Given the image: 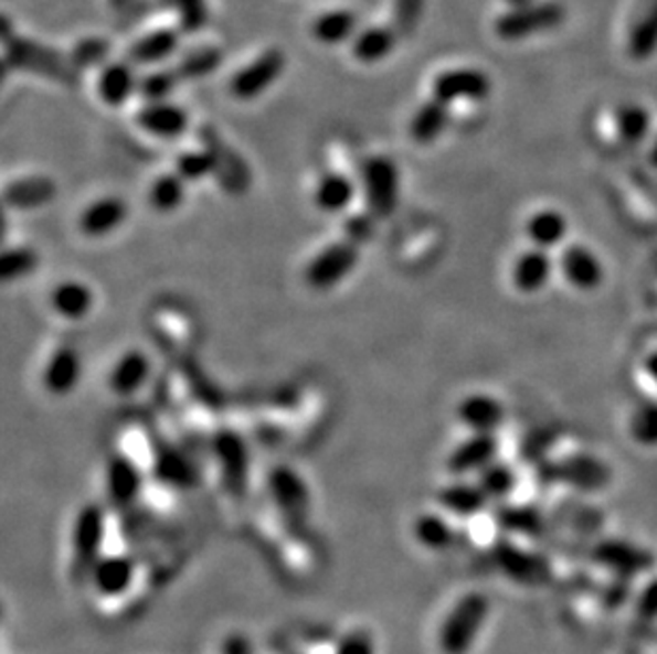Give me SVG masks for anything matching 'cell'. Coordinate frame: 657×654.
<instances>
[{
	"mask_svg": "<svg viewBox=\"0 0 657 654\" xmlns=\"http://www.w3.org/2000/svg\"><path fill=\"white\" fill-rule=\"evenodd\" d=\"M489 617V599L484 593H466L457 599L438 626V651L443 654H468L484 631Z\"/></svg>",
	"mask_w": 657,
	"mask_h": 654,
	"instance_id": "6da1fadb",
	"label": "cell"
},
{
	"mask_svg": "<svg viewBox=\"0 0 657 654\" xmlns=\"http://www.w3.org/2000/svg\"><path fill=\"white\" fill-rule=\"evenodd\" d=\"M362 190L374 219H390L401 202V172L385 156H372L362 164Z\"/></svg>",
	"mask_w": 657,
	"mask_h": 654,
	"instance_id": "7a4b0ae2",
	"label": "cell"
},
{
	"mask_svg": "<svg viewBox=\"0 0 657 654\" xmlns=\"http://www.w3.org/2000/svg\"><path fill=\"white\" fill-rule=\"evenodd\" d=\"M105 511L98 504H86L73 523V559L71 573L75 580H89L94 566L100 561L105 542Z\"/></svg>",
	"mask_w": 657,
	"mask_h": 654,
	"instance_id": "3957f363",
	"label": "cell"
},
{
	"mask_svg": "<svg viewBox=\"0 0 657 654\" xmlns=\"http://www.w3.org/2000/svg\"><path fill=\"white\" fill-rule=\"evenodd\" d=\"M286 64V54L282 50L271 47L262 52L230 77V96L241 103L256 100L282 79Z\"/></svg>",
	"mask_w": 657,
	"mask_h": 654,
	"instance_id": "277c9868",
	"label": "cell"
},
{
	"mask_svg": "<svg viewBox=\"0 0 657 654\" xmlns=\"http://www.w3.org/2000/svg\"><path fill=\"white\" fill-rule=\"evenodd\" d=\"M211 449L224 489L234 500H243L250 486V451L245 440L232 429H222L213 436Z\"/></svg>",
	"mask_w": 657,
	"mask_h": 654,
	"instance_id": "5b68a950",
	"label": "cell"
},
{
	"mask_svg": "<svg viewBox=\"0 0 657 654\" xmlns=\"http://www.w3.org/2000/svg\"><path fill=\"white\" fill-rule=\"evenodd\" d=\"M268 493L275 508L284 516L289 527H303L309 521V514H311L309 486L296 470L287 465L271 470Z\"/></svg>",
	"mask_w": 657,
	"mask_h": 654,
	"instance_id": "8992f818",
	"label": "cell"
},
{
	"mask_svg": "<svg viewBox=\"0 0 657 654\" xmlns=\"http://www.w3.org/2000/svg\"><path fill=\"white\" fill-rule=\"evenodd\" d=\"M360 261V249L351 240H339L321 249L305 268V281L315 291H328L353 272Z\"/></svg>",
	"mask_w": 657,
	"mask_h": 654,
	"instance_id": "52a82bcc",
	"label": "cell"
},
{
	"mask_svg": "<svg viewBox=\"0 0 657 654\" xmlns=\"http://www.w3.org/2000/svg\"><path fill=\"white\" fill-rule=\"evenodd\" d=\"M491 559L496 568L521 587H543L551 580L549 561L537 553L521 550L513 542H496L491 548Z\"/></svg>",
	"mask_w": 657,
	"mask_h": 654,
	"instance_id": "ba28073f",
	"label": "cell"
},
{
	"mask_svg": "<svg viewBox=\"0 0 657 654\" xmlns=\"http://www.w3.org/2000/svg\"><path fill=\"white\" fill-rule=\"evenodd\" d=\"M491 92L486 73L477 68H449L434 77L432 98L445 103L447 107L456 103H481Z\"/></svg>",
	"mask_w": 657,
	"mask_h": 654,
	"instance_id": "9c48e42d",
	"label": "cell"
},
{
	"mask_svg": "<svg viewBox=\"0 0 657 654\" xmlns=\"http://www.w3.org/2000/svg\"><path fill=\"white\" fill-rule=\"evenodd\" d=\"M594 559L602 568L626 580L656 568V555L651 550L626 540H604L596 544Z\"/></svg>",
	"mask_w": 657,
	"mask_h": 654,
	"instance_id": "30bf717a",
	"label": "cell"
},
{
	"mask_svg": "<svg viewBox=\"0 0 657 654\" xmlns=\"http://www.w3.org/2000/svg\"><path fill=\"white\" fill-rule=\"evenodd\" d=\"M153 476L156 481L171 489L188 491L201 483V470L194 459L181 447L171 442H160L153 453Z\"/></svg>",
	"mask_w": 657,
	"mask_h": 654,
	"instance_id": "8fae6325",
	"label": "cell"
},
{
	"mask_svg": "<svg viewBox=\"0 0 657 654\" xmlns=\"http://www.w3.org/2000/svg\"><path fill=\"white\" fill-rule=\"evenodd\" d=\"M558 268L564 281L579 291H594L604 283V264L585 245H569L564 247Z\"/></svg>",
	"mask_w": 657,
	"mask_h": 654,
	"instance_id": "7c38bea8",
	"label": "cell"
},
{
	"mask_svg": "<svg viewBox=\"0 0 657 654\" xmlns=\"http://www.w3.org/2000/svg\"><path fill=\"white\" fill-rule=\"evenodd\" d=\"M141 75L130 60H115L100 68L96 79V94L107 107H124L135 94H139Z\"/></svg>",
	"mask_w": 657,
	"mask_h": 654,
	"instance_id": "4fadbf2b",
	"label": "cell"
},
{
	"mask_svg": "<svg viewBox=\"0 0 657 654\" xmlns=\"http://www.w3.org/2000/svg\"><path fill=\"white\" fill-rule=\"evenodd\" d=\"M135 119L144 132L156 137V139H165V141L183 137L190 128V115L171 100L145 103L144 109L137 114Z\"/></svg>",
	"mask_w": 657,
	"mask_h": 654,
	"instance_id": "5bb4252c",
	"label": "cell"
},
{
	"mask_svg": "<svg viewBox=\"0 0 657 654\" xmlns=\"http://www.w3.org/2000/svg\"><path fill=\"white\" fill-rule=\"evenodd\" d=\"M564 18V11L549 2V4H541V7H519L515 11H509L507 15H502L496 24V32L505 39H519L539 30L553 29L560 24V20Z\"/></svg>",
	"mask_w": 657,
	"mask_h": 654,
	"instance_id": "9a60e30c",
	"label": "cell"
},
{
	"mask_svg": "<svg viewBox=\"0 0 657 654\" xmlns=\"http://www.w3.org/2000/svg\"><path fill=\"white\" fill-rule=\"evenodd\" d=\"M107 495L115 508H130L144 491V474L139 465L126 455H114L107 463Z\"/></svg>",
	"mask_w": 657,
	"mask_h": 654,
	"instance_id": "2e32d148",
	"label": "cell"
},
{
	"mask_svg": "<svg viewBox=\"0 0 657 654\" xmlns=\"http://www.w3.org/2000/svg\"><path fill=\"white\" fill-rule=\"evenodd\" d=\"M498 455V440L494 433H473L447 457V470L456 476H466L486 470Z\"/></svg>",
	"mask_w": 657,
	"mask_h": 654,
	"instance_id": "e0dca14e",
	"label": "cell"
},
{
	"mask_svg": "<svg viewBox=\"0 0 657 654\" xmlns=\"http://www.w3.org/2000/svg\"><path fill=\"white\" fill-rule=\"evenodd\" d=\"M82 372H84V364H82L80 351L75 346H60L45 364L43 387L47 394L57 398L68 396L77 389L82 380Z\"/></svg>",
	"mask_w": 657,
	"mask_h": 654,
	"instance_id": "ac0fdd59",
	"label": "cell"
},
{
	"mask_svg": "<svg viewBox=\"0 0 657 654\" xmlns=\"http://www.w3.org/2000/svg\"><path fill=\"white\" fill-rule=\"evenodd\" d=\"M128 217L126 200L117 196H103L89 202L77 219V228L87 238H103L121 228Z\"/></svg>",
	"mask_w": 657,
	"mask_h": 654,
	"instance_id": "d6986e66",
	"label": "cell"
},
{
	"mask_svg": "<svg viewBox=\"0 0 657 654\" xmlns=\"http://www.w3.org/2000/svg\"><path fill=\"white\" fill-rule=\"evenodd\" d=\"M135 561L128 555H105L89 573L94 591L103 598L124 596L135 580Z\"/></svg>",
	"mask_w": 657,
	"mask_h": 654,
	"instance_id": "ffe728a7",
	"label": "cell"
},
{
	"mask_svg": "<svg viewBox=\"0 0 657 654\" xmlns=\"http://www.w3.org/2000/svg\"><path fill=\"white\" fill-rule=\"evenodd\" d=\"M181 29L149 30L144 36H139L130 50H128V60L137 66H162L167 60H171L179 47H181Z\"/></svg>",
	"mask_w": 657,
	"mask_h": 654,
	"instance_id": "44dd1931",
	"label": "cell"
},
{
	"mask_svg": "<svg viewBox=\"0 0 657 654\" xmlns=\"http://www.w3.org/2000/svg\"><path fill=\"white\" fill-rule=\"evenodd\" d=\"M555 270V264L549 256V251L539 249V247H530L523 254H519L513 261L511 268V281H513L515 289L532 296L543 291L544 287L551 281Z\"/></svg>",
	"mask_w": 657,
	"mask_h": 654,
	"instance_id": "7402d4cb",
	"label": "cell"
},
{
	"mask_svg": "<svg viewBox=\"0 0 657 654\" xmlns=\"http://www.w3.org/2000/svg\"><path fill=\"white\" fill-rule=\"evenodd\" d=\"M457 419L473 433H494L505 424V406L487 394H470L457 404Z\"/></svg>",
	"mask_w": 657,
	"mask_h": 654,
	"instance_id": "603a6c76",
	"label": "cell"
},
{
	"mask_svg": "<svg viewBox=\"0 0 657 654\" xmlns=\"http://www.w3.org/2000/svg\"><path fill=\"white\" fill-rule=\"evenodd\" d=\"M149 374H151V362L147 353L139 349H130L115 362L114 371L109 374V385L115 396L128 398L144 389L145 383L149 380Z\"/></svg>",
	"mask_w": 657,
	"mask_h": 654,
	"instance_id": "cb8c5ba5",
	"label": "cell"
},
{
	"mask_svg": "<svg viewBox=\"0 0 657 654\" xmlns=\"http://www.w3.org/2000/svg\"><path fill=\"white\" fill-rule=\"evenodd\" d=\"M449 109L452 107H447L436 98H430L428 103H424L409 121V135L413 142H417L420 147H428L438 141L449 126V119H452Z\"/></svg>",
	"mask_w": 657,
	"mask_h": 654,
	"instance_id": "d4e9b609",
	"label": "cell"
},
{
	"mask_svg": "<svg viewBox=\"0 0 657 654\" xmlns=\"http://www.w3.org/2000/svg\"><path fill=\"white\" fill-rule=\"evenodd\" d=\"M356 200V183L343 172H326L315 185L314 202L321 213L341 215Z\"/></svg>",
	"mask_w": 657,
	"mask_h": 654,
	"instance_id": "484cf974",
	"label": "cell"
},
{
	"mask_svg": "<svg viewBox=\"0 0 657 654\" xmlns=\"http://www.w3.org/2000/svg\"><path fill=\"white\" fill-rule=\"evenodd\" d=\"M399 43V30L390 26H369L360 30L351 41V56L360 64H379L385 57L392 56Z\"/></svg>",
	"mask_w": 657,
	"mask_h": 654,
	"instance_id": "4316f807",
	"label": "cell"
},
{
	"mask_svg": "<svg viewBox=\"0 0 657 654\" xmlns=\"http://www.w3.org/2000/svg\"><path fill=\"white\" fill-rule=\"evenodd\" d=\"M315 41L328 47L353 41L358 34V15L351 9H330L319 13L311 24Z\"/></svg>",
	"mask_w": 657,
	"mask_h": 654,
	"instance_id": "83f0119b",
	"label": "cell"
},
{
	"mask_svg": "<svg viewBox=\"0 0 657 654\" xmlns=\"http://www.w3.org/2000/svg\"><path fill=\"white\" fill-rule=\"evenodd\" d=\"M526 236L530 238L532 247L551 251V249L564 245V240L569 236V219L564 213H560L555 208L537 211L526 224Z\"/></svg>",
	"mask_w": 657,
	"mask_h": 654,
	"instance_id": "f1b7e54d",
	"label": "cell"
},
{
	"mask_svg": "<svg viewBox=\"0 0 657 654\" xmlns=\"http://www.w3.org/2000/svg\"><path fill=\"white\" fill-rule=\"evenodd\" d=\"M50 304L57 317L66 321H82L94 307V291L89 285L82 281H62L54 287Z\"/></svg>",
	"mask_w": 657,
	"mask_h": 654,
	"instance_id": "f546056e",
	"label": "cell"
},
{
	"mask_svg": "<svg viewBox=\"0 0 657 654\" xmlns=\"http://www.w3.org/2000/svg\"><path fill=\"white\" fill-rule=\"evenodd\" d=\"M558 479L583 491H601L611 481V472L598 459L581 455L564 461L558 470Z\"/></svg>",
	"mask_w": 657,
	"mask_h": 654,
	"instance_id": "4dcf8cb0",
	"label": "cell"
},
{
	"mask_svg": "<svg viewBox=\"0 0 657 654\" xmlns=\"http://www.w3.org/2000/svg\"><path fill=\"white\" fill-rule=\"evenodd\" d=\"M489 497L479 483H452L438 491V504L443 511L456 514L459 518H470L486 511Z\"/></svg>",
	"mask_w": 657,
	"mask_h": 654,
	"instance_id": "1f68e13d",
	"label": "cell"
},
{
	"mask_svg": "<svg viewBox=\"0 0 657 654\" xmlns=\"http://www.w3.org/2000/svg\"><path fill=\"white\" fill-rule=\"evenodd\" d=\"M186 185L188 183L177 172H165L149 185L147 202L156 213H174L186 202Z\"/></svg>",
	"mask_w": 657,
	"mask_h": 654,
	"instance_id": "d6a6232c",
	"label": "cell"
},
{
	"mask_svg": "<svg viewBox=\"0 0 657 654\" xmlns=\"http://www.w3.org/2000/svg\"><path fill=\"white\" fill-rule=\"evenodd\" d=\"M56 196V185L50 179L43 176H34V179H24V181H15L7 187L4 192V200L11 206L18 208H34V206H43L47 202H52Z\"/></svg>",
	"mask_w": 657,
	"mask_h": 654,
	"instance_id": "836d02e7",
	"label": "cell"
},
{
	"mask_svg": "<svg viewBox=\"0 0 657 654\" xmlns=\"http://www.w3.org/2000/svg\"><path fill=\"white\" fill-rule=\"evenodd\" d=\"M413 536L424 548L434 550V553L447 550L456 540V534H454V527L449 525V521L445 516L434 513L420 514L415 518Z\"/></svg>",
	"mask_w": 657,
	"mask_h": 654,
	"instance_id": "e575fe53",
	"label": "cell"
},
{
	"mask_svg": "<svg viewBox=\"0 0 657 654\" xmlns=\"http://www.w3.org/2000/svg\"><path fill=\"white\" fill-rule=\"evenodd\" d=\"M496 523L509 534L530 538H537L544 532V518L532 506H502L496 511Z\"/></svg>",
	"mask_w": 657,
	"mask_h": 654,
	"instance_id": "d590c367",
	"label": "cell"
},
{
	"mask_svg": "<svg viewBox=\"0 0 657 654\" xmlns=\"http://www.w3.org/2000/svg\"><path fill=\"white\" fill-rule=\"evenodd\" d=\"M222 62H224V54L218 47L202 45L181 57L177 62L174 71L179 73L181 82H197V79L209 77L211 73H215L222 66Z\"/></svg>",
	"mask_w": 657,
	"mask_h": 654,
	"instance_id": "8d00e7d4",
	"label": "cell"
},
{
	"mask_svg": "<svg viewBox=\"0 0 657 654\" xmlns=\"http://www.w3.org/2000/svg\"><path fill=\"white\" fill-rule=\"evenodd\" d=\"M220 171V160L211 149H188L177 156L174 172L186 183H199Z\"/></svg>",
	"mask_w": 657,
	"mask_h": 654,
	"instance_id": "74e56055",
	"label": "cell"
},
{
	"mask_svg": "<svg viewBox=\"0 0 657 654\" xmlns=\"http://www.w3.org/2000/svg\"><path fill=\"white\" fill-rule=\"evenodd\" d=\"M181 84L179 73L165 66H153V71L145 73L139 79V96L145 103H162L169 100L172 92Z\"/></svg>",
	"mask_w": 657,
	"mask_h": 654,
	"instance_id": "f35d334b",
	"label": "cell"
},
{
	"mask_svg": "<svg viewBox=\"0 0 657 654\" xmlns=\"http://www.w3.org/2000/svg\"><path fill=\"white\" fill-rule=\"evenodd\" d=\"M479 486L486 491L489 500H505L513 493L515 484H517V476L513 470L500 461L489 463L486 470L479 472Z\"/></svg>",
	"mask_w": 657,
	"mask_h": 654,
	"instance_id": "ab89813d",
	"label": "cell"
},
{
	"mask_svg": "<svg viewBox=\"0 0 657 654\" xmlns=\"http://www.w3.org/2000/svg\"><path fill=\"white\" fill-rule=\"evenodd\" d=\"M629 436L640 447H657V401L640 404L629 417Z\"/></svg>",
	"mask_w": 657,
	"mask_h": 654,
	"instance_id": "60d3db41",
	"label": "cell"
},
{
	"mask_svg": "<svg viewBox=\"0 0 657 654\" xmlns=\"http://www.w3.org/2000/svg\"><path fill=\"white\" fill-rule=\"evenodd\" d=\"M36 264H39V257L29 247L7 249L0 259V277L7 283L24 279L36 268Z\"/></svg>",
	"mask_w": 657,
	"mask_h": 654,
	"instance_id": "b9f144b4",
	"label": "cell"
},
{
	"mask_svg": "<svg viewBox=\"0 0 657 654\" xmlns=\"http://www.w3.org/2000/svg\"><path fill=\"white\" fill-rule=\"evenodd\" d=\"M649 124H651L649 114L636 105H628L617 111V132L626 142L643 141L649 132Z\"/></svg>",
	"mask_w": 657,
	"mask_h": 654,
	"instance_id": "7bdbcfd3",
	"label": "cell"
},
{
	"mask_svg": "<svg viewBox=\"0 0 657 654\" xmlns=\"http://www.w3.org/2000/svg\"><path fill=\"white\" fill-rule=\"evenodd\" d=\"M179 20V29L188 34L201 32L209 22L206 0H171Z\"/></svg>",
	"mask_w": 657,
	"mask_h": 654,
	"instance_id": "ee69618b",
	"label": "cell"
},
{
	"mask_svg": "<svg viewBox=\"0 0 657 654\" xmlns=\"http://www.w3.org/2000/svg\"><path fill=\"white\" fill-rule=\"evenodd\" d=\"M657 47V4L651 13L645 18V22L634 30L629 52L634 57H649V54Z\"/></svg>",
	"mask_w": 657,
	"mask_h": 654,
	"instance_id": "f6af8a7d",
	"label": "cell"
},
{
	"mask_svg": "<svg viewBox=\"0 0 657 654\" xmlns=\"http://www.w3.org/2000/svg\"><path fill=\"white\" fill-rule=\"evenodd\" d=\"M335 654H377V648L367 629H351L339 640Z\"/></svg>",
	"mask_w": 657,
	"mask_h": 654,
	"instance_id": "bcb514c9",
	"label": "cell"
},
{
	"mask_svg": "<svg viewBox=\"0 0 657 654\" xmlns=\"http://www.w3.org/2000/svg\"><path fill=\"white\" fill-rule=\"evenodd\" d=\"M424 13V0H396L394 4V29L406 32L417 26L420 18Z\"/></svg>",
	"mask_w": 657,
	"mask_h": 654,
	"instance_id": "7dc6e473",
	"label": "cell"
},
{
	"mask_svg": "<svg viewBox=\"0 0 657 654\" xmlns=\"http://www.w3.org/2000/svg\"><path fill=\"white\" fill-rule=\"evenodd\" d=\"M636 614L640 621H656L657 619V576L651 578L640 593L636 596Z\"/></svg>",
	"mask_w": 657,
	"mask_h": 654,
	"instance_id": "c3c4849f",
	"label": "cell"
},
{
	"mask_svg": "<svg viewBox=\"0 0 657 654\" xmlns=\"http://www.w3.org/2000/svg\"><path fill=\"white\" fill-rule=\"evenodd\" d=\"M629 599V580L626 578H617L613 585H608L604 591H602V603L604 608L608 610H617L622 608Z\"/></svg>",
	"mask_w": 657,
	"mask_h": 654,
	"instance_id": "681fc988",
	"label": "cell"
},
{
	"mask_svg": "<svg viewBox=\"0 0 657 654\" xmlns=\"http://www.w3.org/2000/svg\"><path fill=\"white\" fill-rule=\"evenodd\" d=\"M347 240H351V243H356V245H360L362 240H367L369 236L372 234V222L367 217V215H356V217H351L349 222H347Z\"/></svg>",
	"mask_w": 657,
	"mask_h": 654,
	"instance_id": "f907efd6",
	"label": "cell"
},
{
	"mask_svg": "<svg viewBox=\"0 0 657 654\" xmlns=\"http://www.w3.org/2000/svg\"><path fill=\"white\" fill-rule=\"evenodd\" d=\"M222 654H254V646L247 635L230 633L222 644Z\"/></svg>",
	"mask_w": 657,
	"mask_h": 654,
	"instance_id": "816d5d0a",
	"label": "cell"
},
{
	"mask_svg": "<svg viewBox=\"0 0 657 654\" xmlns=\"http://www.w3.org/2000/svg\"><path fill=\"white\" fill-rule=\"evenodd\" d=\"M645 371L649 374V378L657 383V351H654L649 357H647V362H645Z\"/></svg>",
	"mask_w": 657,
	"mask_h": 654,
	"instance_id": "f5cc1de1",
	"label": "cell"
},
{
	"mask_svg": "<svg viewBox=\"0 0 657 654\" xmlns=\"http://www.w3.org/2000/svg\"><path fill=\"white\" fill-rule=\"evenodd\" d=\"M515 4H519V7H526L528 4V0H511Z\"/></svg>",
	"mask_w": 657,
	"mask_h": 654,
	"instance_id": "db71d44e",
	"label": "cell"
},
{
	"mask_svg": "<svg viewBox=\"0 0 657 654\" xmlns=\"http://www.w3.org/2000/svg\"><path fill=\"white\" fill-rule=\"evenodd\" d=\"M656 160H657V147H656Z\"/></svg>",
	"mask_w": 657,
	"mask_h": 654,
	"instance_id": "11a10c76",
	"label": "cell"
}]
</instances>
